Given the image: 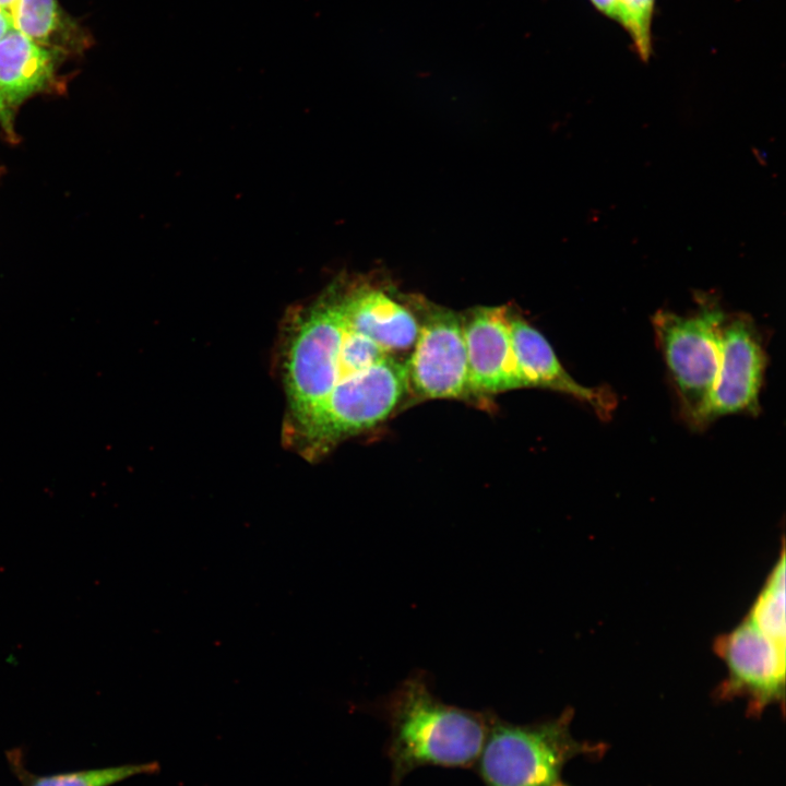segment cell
<instances>
[{
	"instance_id": "1",
	"label": "cell",
	"mask_w": 786,
	"mask_h": 786,
	"mask_svg": "<svg viewBox=\"0 0 786 786\" xmlns=\"http://www.w3.org/2000/svg\"><path fill=\"white\" fill-rule=\"evenodd\" d=\"M381 708L391 729L386 754L392 764L393 786L420 766L475 765L487 735L488 711L475 712L443 703L419 672L392 691Z\"/></svg>"
},
{
	"instance_id": "2",
	"label": "cell",
	"mask_w": 786,
	"mask_h": 786,
	"mask_svg": "<svg viewBox=\"0 0 786 786\" xmlns=\"http://www.w3.org/2000/svg\"><path fill=\"white\" fill-rule=\"evenodd\" d=\"M573 710L558 717L512 724L488 711L487 735L476 760L485 786H555L565 764L580 755L600 757L604 743L576 740L571 731Z\"/></svg>"
},
{
	"instance_id": "3",
	"label": "cell",
	"mask_w": 786,
	"mask_h": 786,
	"mask_svg": "<svg viewBox=\"0 0 786 786\" xmlns=\"http://www.w3.org/2000/svg\"><path fill=\"white\" fill-rule=\"evenodd\" d=\"M406 393V361L386 356L336 384L303 418L288 427V437L306 455H322L383 422Z\"/></svg>"
},
{
	"instance_id": "4",
	"label": "cell",
	"mask_w": 786,
	"mask_h": 786,
	"mask_svg": "<svg viewBox=\"0 0 786 786\" xmlns=\"http://www.w3.org/2000/svg\"><path fill=\"white\" fill-rule=\"evenodd\" d=\"M688 314L659 310L652 319L682 419L693 429L708 422L711 394L719 367V330L726 312L718 298L698 291Z\"/></svg>"
},
{
	"instance_id": "5",
	"label": "cell",
	"mask_w": 786,
	"mask_h": 786,
	"mask_svg": "<svg viewBox=\"0 0 786 786\" xmlns=\"http://www.w3.org/2000/svg\"><path fill=\"white\" fill-rule=\"evenodd\" d=\"M726 665L727 676L716 687V700L745 699L750 716L785 703L786 643L761 630L748 617L713 643Z\"/></svg>"
},
{
	"instance_id": "6",
	"label": "cell",
	"mask_w": 786,
	"mask_h": 786,
	"mask_svg": "<svg viewBox=\"0 0 786 786\" xmlns=\"http://www.w3.org/2000/svg\"><path fill=\"white\" fill-rule=\"evenodd\" d=\"M422 320L406 360L408 392L420 398L473 397L463 315L421 303Z\"/></svg>"
},
{
	"instance_id": "7",
	"label": "cell",
	"mask_w": 786,
	"mask_h": 786,
	"mask_svg": "<svg viewBox=\"0 0 786 786\" xmlns=\"http://www.w3.org/2000/svg\"><path fill=\"white\" fill-rule=\"evenodd\" d=\"M767 356L747 313H726L719 330V367L711 394L708 422L730 414L757 415Z\"/></svg>"
},
{
	"instance_id": "8",
	"label": "cell",
	"mask_w": 786,
	"mask_h": 786,
	"mask_svg": "<svg viewBox=\"0 0 786 786\" xmlns=\"http://www.w3.org/2000/svg\"><path fill=\"white\" fill-rule=\"evenodd\" d=\"M508 307H478L463 315L473 397L524 388L512 345Z\"/></svg>"
},
{
	"instance_id": "9",
	"label": "cell",
	"mask_w": 786,
	"mask_h": 786,
	"mask_svg": "<svg viewBox=\"0 0 786 786\" xmlns=\"http://www.w3.org/2000/svg\"><path fill=\"white\" fill-rule=\"evenodd\" d=\"M346 323L376 342L389 356L413 348L419 321L386 288L367 281L335 283Z\"/></svg>"
},
{
	"instance_id": "10",
	"label": "cell",
	"mask_w": 786,
	"mask_h": 786,
	"mask_svg": "<svg viewBox=\"0 0 786 786\" xmlns=\"http://www.w3.org/2000/svg\"><path fill=\"white\" fill-rule=\"evenodd\" d=\"M510 327L516 365L524 388H541L570 395L585 403L606 420L617 406L611 389L584 386L559 361L545 336L526 320L511 312Z\"/></svg>"
},
{
	"instance_id": "11",
	"label": "cell",
	"mask_w": 786,
	"mask_h": 786,
	"mask_svg": "<svg viewBox=\"0 0 786 786\" xmlns=\"http://www.w3.org/2000/svg\"><path fill=\"white\" fill-rule=\"evenodd\" d=\"M56 61L53 50L15 28L0 39V92L13 112L25 100L51 86Z\"/></svg>"
},
{
	"instance_id": "12",
	"label": "cell",
	"mask_w": 786,
	"mask_h": 786,
	"mask_svg": "<svg viewBox=\"0 0 786 786\" xmlns=\"http://www.w3.org/2000/svg\"><path fill=\"white\" fill-rule=\"evenodd\" d=\"M5 758L12 774L22 786H112L132 776L155 774L159 771L157 762H143L37 775L26 769L21 748L5 751Z\"/></svg>"
},
{
	"instance_id": "13",
	"label": "cell",
	"mask_w": 786,
	"mask_h": 786,
	"mask_svg": "<svg viewBox=\"0 0 786 786\" xmlns=\"http://www.w3.org/2000/svg\"><path fill=\"white\" fill-rule=\"evenodd\" d=\"M785 612V549L783 541L778 560L773 565L746 617L769 635L786 643Z\"/></svg>"
},
{
	"instance_id": "14",
	"label": "cell",
	"mask_w": 786,
	"mask_h": 786,
	"mask_svg": "<svg viewBox=\"0 0 786 786\" xmlns=\"http://www.w3.org/2000/svg\"><path fill=\"white\" fill-rule=\"evenodd\" d=\"M11 14L15 29L46 48L60 49L68 25L56 0H17Z\"/></svg>"
},
{
	"instance_id": "15",
	"label": "cell",
	"mask_w": 786,
	"mask_h": 786,
	"mask_svg": "<svg viewBox=\"0 0 786 786\" xmlns=\"http://www.w3.org/2000/svg\"><path fill=\"white\" fill-rule=\"evenodd\" d=\"M654 0H618L616 17L629 32L640 57L651 53V19Z\"/></svg>"
},
{
	"instance_id": "16",
	"label": "cell",
	"mask_w": 786,
	"mask_h": 786,
	"mask_svg": "<svg viewBox=\"0 0 786 786\" xmlns=\"http://www.w3.org/2000/svg\"><path fill=\"white\" fill-rule=\"evenodd\" d=\"M14 114L15 112H13L7 105L0 92V127L7 138L12 142L17 141V134L14 127Z\"/></svg>"
},
{
	"instance_id": "17",
	"label": "cell",
	"mask_w": 786,
	"mask_h": 786,
	"mask_svg": "<svg viewBox=\"0 0 786 786\" xmlns=\"http://www.w3.org/2000/svg\"><path fill=\"white\" fill-rule=\"evenodd\" d=\"M14 28L12 14L0 8V39Z\"/></svg>"
},
{
	"instance_id": "18",
	"label": "cell",
	"mask_w": 786,
	"mask_h": 786,
	"mask_svg": "<svg viewBox=\"0 0 786 786\" xmlns=\"http://www.w3.org/2000/svg\"><path fill=\"white\" fill-rule=\"evenodd\" d=\"M592 2L596 5L597 9H599L602 12H604L608 16H610L612 19L616 17V9H617L618 0H592Z\"/></svg>"
},
{
	"instance_id": "19",
	"label": "cell",
	"mask_w": 786,
	"mask_h": 786,
	"mask_svg": "<svg viewBox=\"0 0 786 786\" xmlns=\"http://www.w3.org/2000/svg\"><path fill=\"white\" fill-rule=\"evenodd\" d=\"M17 0H0V8L9 11L11 13V10L15 5Z\"/></svg>"
},
{
	"instance_id": "20",
	"label": "cell",
	"mask_w": 786,
	"mask_h": 786,
	"mask_svg": "<svg viewBox=\"0 0 786 786\" xmlns=\"http://www.w3.org/2000/svg\"><path fill=\"white\" fill-rule=\"evenodd\" d=\"M555 786H569V785H567V784H564V783H562V782L560 781V782H558Z\"/></svg>"
}]
</instances>
